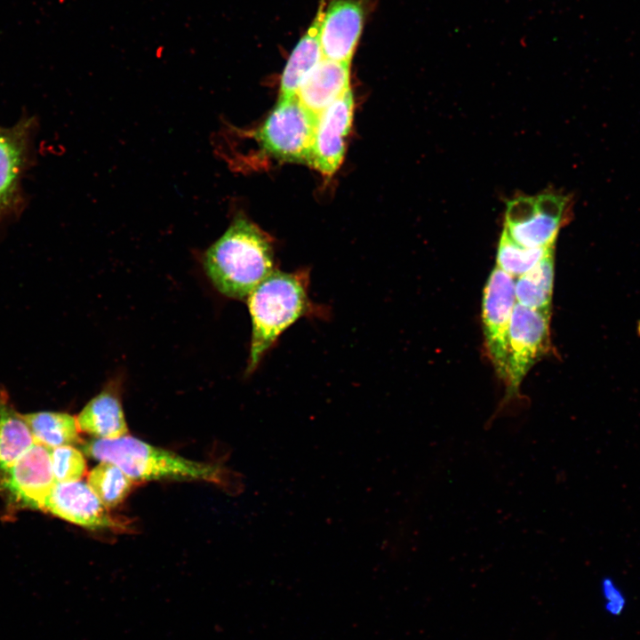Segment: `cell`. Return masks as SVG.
<instances>
[{
	"label": "cell",
	"mask_w": 640,
	"mask_h": 640,
	"mask_svg": "<svg viewBox=\"0 0 640 640\" xmlns=\"http://www.w3.org/2000/svg\"><path fill=\"white\" fill-rule=\"evenodd\" d=\"M310 269L286 272L276 268L246 299L252 336L246 375L257 370L280 336L302 317L326 318L327 308L309 297Z\"/></svg>",
	"instance_id": "6da1fadb"
},
{
	"label": "cell",
	"mask_w": 640,
	"mask_h": 640,
	"mask_svg": "<svg viewBox=\"0 0 640 640\" xmlns=\"http://www.w3.org/2000/svg\"><path fill=\"white\" fill-rule=\"evenodd\" d=\"M204 269L223 296L244 300L276 268L271 237L237 215L202 257Z\"/></svg>",
	"instance_id": "7a4b0ae2"
},
{
	"label": "cell",
	"mask_w": 640,
	"mask_h": 640,
	"mask_svg": "<svg viewBox=\"0 0 640 640\" xmlns=\"http://www.w3.org/2000/svg\"><path fill=\"white\" fill-rule=\"evenodd\" d=\"M88 456L118 466L132 480H203L220 484L224 470L155 447L138 438L93 439L83 445Z\"/></svg>",
	"instance_id": "3957f363"
},
{
	"label": "cell",
	"mask_w": 640,
	"mask_h": 640,
	"mask_svg": "<svg viewBox=\"0 0 640 640\" xmlns=\"http://www.w3.org/2000/svg\"><path fill=\"white\" fill-rule=\"evenodd\" d=\"M571 209L569 196L558 192L519 196L507 203L503 230L522 246L551 247Z\"/></svg>",
	"instance_id": "277c9868"
},
{
	"label": "cell",
	"mask_w": 640,
	"mask_h": 640,
	"mask_svg": "<svg viewBox=\"0 0 640 640\" xmlns=\"http://www.w3.org/2000/svg\"><path fill=\"white\" fill-rule=\"evenodd\" d=\"M316 120L297 96L278 98L256 138L276 158L309 164Z\"/></svg>",
	"instance_id": "5b68a950"
},
{
	"label": "cell",
	"mask_w": 640,
	"mask_h": 640,
	"mask_svg": "<svg viewBox=\"0 0 640 640\" xmlns=\"http://www.w3.org/2000/svg\"><path fill=\"white\" fill-rule=\"evenodd\" d=\"M36 120L24 114L13 125H0V223L22 212V179L31 164Z\"/></svg>",
	"instance_id": "8992f818"
},
{
	"label": "cell",
	"mask_w": 640,
	"mask_h": 640,
	"mask_svg": "<svg viewBox=\"0 0 640 640\" xmlns=\"http://www.w3.org/2000/svg\"><path fill=\"white\" fill-rule=\"evenodd\" d=\"M550 312L514 306L508 332V394L514 395L532 365L547 352L549 345Z\"/></svg>",
	"instance_id": "52a82bcc"
},
{
	"label": "cell",
	"mask_w": 640,
	"mask_h": 640,
	"mask_svg": "<svg viewBox=\"0 0 640 640\" xmlns=\"http://www.w3.org/2000/svg\"><path fill=\"white\" fill-rule=\"evenodd\" d=\"M515 280L496 266L487 279L483 295L485 345L495 370L505 381L508 377L509 325L516 302Z\"/></svg>",
	"instance_id": "ba28073f"
},
{
	"label": "cell",
	"mask_w": 640,
	"mask_h": 640,
	"mask_svg": "<svg viewBox=\"0 0 640 640\" xmlns=\"http://www.w3.org/2000/svg\"><path fill=\"white\" fill-rule=\"evenodd\" d=\"M56 483L50 449L37 442L0 473V490L7 491L16 504L36 509L44 510Z\"/></svg>",
	"instance_id": "9c48e42d"
},
{
	"label": "cell",
	"mask_w": 640,
	"mask_h": 640,
	"mask_svg": "<svg viewBox=\"0 0 640 640\" xmlns=\"http://www.w3.org/2000/svg\"><path fill=\"white\" fill-rule=\"evenodd\" d=\"M372 0H324L320 44L325 59L349 62L361 37Z\"/></svg>",
	"instance_id": "30bf717a"
},
{
	"label": "cell",
	"mask_w": 640,
	"mask_h": 640,
	"mask_svg": "<svg viewBox=\"0 0 640 640\" xmlns=\"http://www.w3.org/2000/svg\"><path fill=\"white\" fill-rule=\"evenodd\" d=\"M353 110L349 90L317 116L309 164L325 175L332 174L342 162Z\"/></svg>",
	"instance_id": "8fae6325"
},
{
	"label": "cell",
	"mask_w": 640,
	"mask_h": 640,
	"mask_svg": "<svg viewBox=\"0 0 640 640\" xmlns=\"http://www.w3.org/2000/svg\"><path fill=\"white\" fill-rule=\"evenodd\" d=\"M88 484L76 481L57 482L48 496L44 510L75 524L92 529H122Z\"/></svg>",
	"instance_id": "7c38bea8"
},
{
	"label": "cell",
	"mask_w": 640,
	"mask_h": 640,
	"mask_svg": "<svg viewBox=\"0 0 640 640\" xmlns=\"http://www.w3.org/2000/svg\"><path fill=\"white\" fill-rule=\"evenodd\" d=\"M349 62L323 58L302 82L297 92L300 102L318 116L349 91Z\"/></svg>",
	"instance_id": "4fadbf2b"
},
{
	"label": "cell",
	"mask_w": 640,
	"mask_h": 640,
	"mask_svg": "<svg viewBox=\"0 0 640 640\" xmlns=\"http://www.w3.org/2000/svg\"><path fill=\"white\" fill-rule=\"evenodd\" d=\"M119 383L109 382L93 396L76 418L80 431L100 439H116L128 432L118 391Z\"/></svg>",
	"instance_id": "5bb4252c"
},
{
	"label": "cell",
	"mask_w": 640,
	"mask_h": 640,
	"mask_svg": "<svg viewBox=\"0 0 640 640\" xmlns=\"http://www.w3.org/2000/svg\"><path fill=\"white\" fill-rule=\"evenodd\" d=\"M324 8V0H320L313 21L287 60L281 76L279 98L296 96L302 82L324 58L320 44V25Z\"/></svg>",
	"instance_id": "9a60e30c"
},
{
	"label": "cell",
	"mask_w": 640,
	"mask_h": 640,
	"mask_svg": "<svg viewBox=\"0 0 640 640\" xmlns=\"http://www.w3.org/2000/svg\"><path fill=\"white\" fill-rule=\"evenodd\" d=\"M36 443L22 414L0 386V472H5Z\"/></svg>",
	"instance_id": "2e32d148"
},
{
	"label": "cell",
	"mask_w": 640,
	"mask_h": 640,
	"mask_svg": "<svg viewBox=\"0 0 640 640\" xmlns=\"http://www.w3.org/2000/svg\"><path fill=\"white\" fill-rule=\"evenodd\" d=\"M554 252L515 280L517 303L540 311L550 312L554 283Z\"/></svg>",
	"instance_id": "e0dca14e"
},
{
	"label": "cell",
	"mask_w": 640,
	"mask_h": 640,
	"mask_svg": "<svg viewBox=\"0 0 640 640\" xmlns=\"http://www.w3.org/2000/svg\"><path fill=\"white\" fill-rule=\"evenodd\" d=\"M35 441L49 449L79 443L78 426L74 416L60 412L23 414Z\"/></svg>",
	"instance_id": "ac0fdd59"
},
{
	"label": "cell",
	"mask_w": 640,
	"mask_h": 640,
	"mask_svg": "<svg viewBox=\"0 0 640 640\" xmlns=\"http://www.w3.org/2000/svg\"><path fill=\"white\" fill-rule=\"evenodd\" d=\"M132 481L118 466L108 461H100L87 478L88 485L108 508L117 506L126 498Z\"/></svg>",
	"instance_id": "d6986e66"
},
{
	"label": "cell",
	"mask_w": 640,
	"mask_h": 640,
	"mask_svg": "<svg viewBox=\"0 0 640 640\" xmlns=\"http://www.w3.org/2000/svg\"><path fill=\"white\" fill-rule=\"evenodd\" d=\"M554 252V246L528 248L513 241L505 230L500 238L497 267L514 278L525 274L539 261Z\"/></svg>",
	"instance_id": "ffe728a7"
},
{
	"label": "cell",
	"mask_w": 640,
	"mask_h": 640,
	"mask_svg": "<svg viewBox=\"0 0 640 640\" xmlns=\"http://www.w3.org/2000/svg\"><path fill=\"white\" fill-rule=\"evenodd\" d=\"M51 461L53 476L59 483L79 481L86 470L84 455L71 445L51 451Z\"/></svg>",
	"instance_id": "44dd1931"
},
{
	"label": "cell",
	"mask_w": 640,
	"mask_h": 640,
	"mask_svg": "<svg viewBox=\"0 0 640 640\" xmlns=\"http://www.w3.org/2000/svg\"><path fill=\"white\" fill-rule=\"evenodd\" d=\"M603 590L605 597L608 599L612 612H618L623 607L624 600L619 589L614 586L611 580H604L603 582Z\"/></svg>",
	"instance_id": "7402d4cb"
}]
</instances>
